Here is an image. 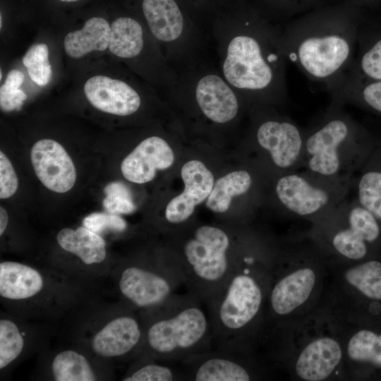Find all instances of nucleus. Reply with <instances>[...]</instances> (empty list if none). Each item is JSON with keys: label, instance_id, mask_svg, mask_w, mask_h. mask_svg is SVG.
<instances>
[{"label": "nucleus", "instance_id": "nucleus-25", "mask_svg": "<svg viewBox=\"0 0 381 381\" xmlns=\"http://www.w3.org/2000/svg\"><path fill=\"white\" fill-rule=\"evenodd\" d=\"M110 25L102 18L88 19L79 30L68 32L64 37V47L71 57L80 58L92 51H104L109 47Z\"/></svg>", "mask_w": 381, "mask_h": 381}, {"label": "nucleus", "instance_id": "nucleus-10", "mask_svg": "<svg viewBox=\"0 0 381 381\" xmlns=\"http://www.w3.org/2000/svg\"><path fill=\"white\" fill-rule=\"evenodd\" d=\"M305 133L292 119L278 116L262 121L255 137L277 167L293 170L302 160Z\"/></svg>", "mask_w": 381, "mask_h": 381}, {"label": "nucleus", "instance_id": "nucleus-8", "mask_svg": "<svg viewBox=\"0 0 381 381\" xmlns=\"http://www.w3.org/2000/svg\"><path fill=\"white\" fill-rule=\"evenodd\" d=\"M88 353L102 361L133 359L140 352L144 327L139 313L122 303L111 315L96 322L85 333Z\"/></svg>", "mask_w": 381, "mask_h": 381}, {"label": "nucleus", "instance_id": "nucleus-16", "mask_svg": "<svg viewBox=\"0 0 381 381\" xmlns=\"http://www.w3.org/2000/svg\"><path fill=\"white\" fill-rule=\"evenodd\" d=\"M174 155L162 138L149 137L143 140L121 162V170L128 181L145 183L152 181L157 170L170 167Z\"/></svg>", "mask_w": 381, "mask_h": 381}, {"label": "nucleus", "instance_id": "nucleus-18", "mask_svg": "<svg viewBox=\"0 0 381 381\" xmlns=\"http://www.w3.org/2000/svg\"><path fill=\"white\" fill-rule=\"evenodd\" d=\"M142 11L153 36L173 44L184 35L193 10L183 0H143Z\"/></svg>", "mask_w": 381, "mask_h": 381}, {"label": "nucleus", "instance_id": "nucleus-40", "mask_svg": "<svg viewBox=\"0 0 381 381\" xmlns=\"http://www.w3.org/2000/svg\"><path fill=\"white\" fill-rule=\"evenodd\" d=\"M192 10L195 8H207L212 5H225L226 7H231L234 4H229L224 0H183Z\"/></svg>", "mask_w": 381, "mask_h": 381}, {"label": "nucleus", "instance_id": "nucleus-9", "mask_svg": "<svg viewBox=\"0 0 381 381\" xmlns=\"http://www.w3.org/2000/svg\"><path fill=\"white\" fill-rule=\"evenodd\" d=\"M350 179H332L309 173L291 171L275 185L276 195L291 214L308 217L335 210L343 201Z\"/></svg>", "mask_w": 381, "mask_h": 381}, {"label": "nucleus", "instance_id": "nucleus-31", "mask_svg": "<svg viewBox=\"0 0 381 381\" xmlns=\"http://www.w3.org/2000/svg\"><path fill=\"white\" fill-rule=\"evenodd\" d=\"M347 351L352 360L370 362L381 367V334L361 330L349 340Z\"/></svg>", "mask_w": 381, "mask_h": 381}, {"label": "nucleus", "instance_id": "nucleus-36", "mask_svg": "<svg viewBox=\"0 0 381 381\" xmlns=\"http://www.w3.org/2000/svg\"><path fill=\"white\" fill-rule=\"evenodd\" d=\"M18 180L11 162L0 152V198L11 197L17 190Z\"/></svg>", "mask_w": 381, "mask_h": 381}, {"label": "nucleus", "instance_id": "nucleus-7", "mask_svg": "<svg viewBox=\"0 0 381 381\" xmlns=\"http://www.w3.org/2000/svg\"><path fill=\"white\" fill-rule=\"evenodd\" d=\"M116 284L122 303L138 313L159 306L184 285L171 257L126 263L117 270Z\"/></svg>", "mask_w": 381, "mask_h": 381}, {"label": "nucleus", "instance_id": "nucleus-19", "mask_svg": "<svg viewBox=\"0 0 381 381\" xmlns=\"http://www.w3.org/2000/svg\"><path fill=\"white\" fill-rule=\"evenodd\" d=\"M195 97L203 114L215 123L231 121L239 110L234 89L224 78L214 73L204 75L198 80Z\"/></svg>", "mask_w": 381, "mask_h": 381}, {"label": "nucleus", "instance_id": "nucleus-14", "mask_svg": "<svg viewBox=\"0 0 381 381\" xmlns=\"http://www.w3.org/2000/svg\"><path fill=\"white\" fill-rule=\"evenodd\" d=\"M181 174L184 190L169 202L165 210V218L171 224H179L189 219L195 207L208 198L214 183L212 172L198 160L186 162Z\"/></svg>", "mask_w": 381, "mask_h": 381}, {"label": "nucleus", "instance_id": "nucleus-15", "mask_svg": "<svg viewBox=\"0 0 381 381\" xmlns=\"http://www.w3.org/2000/svg\"><path fill=\"white\" fill-rule=\"evenodd\" d=\"M349 226L338 231L332 238V246L343 256L358 260L367 253L365 242H373L380 235L376 217L359 203H344Z\"/></svg>", "mask_w": 381, "mask_h": 381}, {"label": "nucleus", "instance_id": "nucleus-37", "mask_svg": "<svg viewBox=\"0 0 381 381\" xmlns=\"http://www.w3.org/2000/svg\"><path fill=\"white\" fill-rule=\"evenodd\" d=\"M26 98V94L18 87L4 83L0 87V107L4 111L19 109Z\"/></svg>", "mask_w": 381, "mask_h": 381}, {"label": "nucleus", "instance_id": "nucleus-2", "mask_svg": "<svg viewBox=\"0 0 381 381\" xmlns=\"http://www.w3.org/2000/svg\"><path fill=\"white\" fill-rule=\"evenodd\" d=\"M232 33L222 65L225 80L257 99L282 102L287 98L281 29L256 12L246 0L229 8Z\"/></svg>", "mask_w": 381, "mask_h": 381}, {"label": "nucleus", "instance_id": "nucleus-12", "mask_svg": "<svg viewBox=\"0 0 381 381\" xmlns=\"http://www.w3.org/2000/svg\"><path fill=\"white\" fill-rule=\"evenodd\" d=\"M239 351L212 347L181 361L186 380L248 381L251 375L238 358Z\"/></svg>", "mask_w": 381, "mask_h": 381}, {"label": "nucleus", "instance_id": "nucleus-33", "mask_svg": "<svg viewBox=\"0 0 381 381\" xmlns=\"http://www.w3.org/2000/svg\"><path fill=\"white\" fill-rule=\"evenodd\" d=\"M23 63L34 83L40 86L49 83L52 72L47 44H36L30 47L23 58Z\"/></svg>", "mask_w": 381, "mask_h": 381}, {"label": "nucleus", "instance_id": "nucleus-24", "mask_svg": "<svg viewBox=\"0 0 381 381\" xmlns=\"http://www.w3.org/2000/svg\"><path fill=\"white\" fill-rule=\"evenodd\" d=\"M267 20L286 23L322 8L344 4L347 0H246Z\"/></svg>", "mask_w": 381, "mask_h": 381}, {"label": "nucleus", "instance_id": "nucleus-32", "mask_svg": "<svg viewBox=\"0 0 381 381\" xmlns=\"http://www.w3.org/2000/svg\"><path fill=\"white\" fill-rule=\"evenodd\" d=\"M358 203L381 220V172L364 173L357 184Z\"/></svg>", "mask_w": 381, "mask_h": 381}, {"label": "nucleus", "instance_id": "nucleus-22", "mask_svg": "<svg viewBox=\"0 0 381 381\" xmlns=\"http://www.w3.org/2000/svg\"><path fill=\"white\" fill-rule=\"evenodd\" d=\"M56 240L63 250L77 257L86 266L102 264L107 258L103 237L84 226L60 230Z\"/></svg>", "mask_w": 381, "mask_h": 381}, {"label": "nucleus", "instance_id": "nucleus-43", "mask_svg": "<svg viewBox=\"0 0 381 381\" xmlns=\"http://www.w3.org/2000/svg\"><path fill=\"white\" fill-rule=\"evenodd\" d=\"M59 1H64V2H73V1H78V0H59Z\"/></svg>", "mask_w": 381, "mask_h": 381}, {"label": "nucleus", "instance_id": "nucleus-11", "mask_svg": "<svg viewBox=\"0 0 381 381\" xmlns=\"http://www.w3.org/2000/svg\"><path fill=\"white\" fill-rule=\"evenodd\" d=\"M42 270L16 261L0 263V296L8 305H33L54 289Z\"/></svg>", "mask_w": 381, "mask_h": 381}, {"label": "nucleus", "instance_id": "nucleus-17", "mask_svg": "<svg viewBox=\"0 0 381 381\" xmlns=\"http://www.w3.org/2000/svg\"><path fill=\"white\" fill-rule=\"evenodd\" d=\"M83 89L90 104L106 113L128 116L140 106L138 93L122 80L95 75L86 81Z\"/></svg>", "mask_w": 381, "mask_h": 381}, {"label": "nucleus", "instance_id": "nucleus-28", "mask_svg": "<svg viewBox=\"0 0 381 381\" xmlns=\"http://www.w3.org/2000/svg\"><path fill=\"white\" fill-rule=\"evenodd\" d=\"M252 186V177L245 170L234 171L219 179L207 198L206 206L217 213L226 212L233 197L246 193Z\"/></svg>", "mask_w": 381, "mask_h": 381}, {"label": "nucleus", "instance_id": "nucleus-41", "mask_svg": "<svg viewBox=\"0 0 381 381\" xmlns=\"http://www.w3.org/2000/svg\"><path fill=\"white\" fill-rule=\"evenodd\" d=\"M8 223V215L6 210L1 207L0 208V235L4 233Z\"/></svg>", "mask_w": 381, "mask_h": 381}, {"label": "nucleus", "instance_id": "nucleus-29", "mask_svg": "<svg viewBox=\"0 0 381 381\" xmlns=\"http://www.w3.org/2000/svg\"><path fill=\"white\" fill-rule=\"evenodd\" d=\"M150 357L138 355L133 358L129 370L123 376V381H176L186 380L183 370L174 366L162 364Z\"/></svg>", "mask_w": 381, "mask_h": 381}, {"label": "nucleus", "instance_id": "nucleus-23", "mask_svg": "<svg viewBox=\"0 0 381 381\" xmlns=\"http://www.w3.org/2000/svg\"><path fill=\"white\" fill-rule=\"evenodd\" d=\"M93 356L82 350L64 349L54 355L49 364L52 380L56 381H95L103 380Z\"/></svg>", "mask_w": 381, "mask_h": 381}, {"label": "nucleus", "instance_id": "nucleus-20", "mask_svg": "<svg viewBox=\"0 0 381 381\" xmlns=\"http://www.w3.org/2000/svg\"><path fill=\"white\" fill-rule=\"evenodd\" d=\"M341 358L339 343L329 337L318 339L309 344L301 353L296 372L303 380L320 381L333 372Z\"/></svg>", "mask_w": 381, "mask_h": 381}, {"label": "nucleus", "instance_id": "nucleus-42", "mask_svg": "<svg viewBox=\"0 0 381 381\" xmlns=\"http://www.w3.org/2000/svg\"><path fill=\"white\" fill-rule=\"evenodd\" d=\"M347 1L352 4L360 10H361L363 6L365 4L372 2L371 0H347Z\"/></svg>", "mask_w": 381, "mask_h": 381}, {"label": "nucleus", "instance_id": "nucleus-4", "mask_svg": "<svg viewBox=\"0 0 381 381\" xmlns=\"http://www.w3.org/2000/svg\"><path fill=\"white\" fill-rule=\"evenodd\" d=\"M172 253L188 292L206 306L221 291L238 259L231 253L230 235L217 226L202 225Z\"/></svg>", "mask_w": 381, "mask_h": 381}, {"label": "nucleus", "instance_id": "nucleus-27", "mask_svg": "<svg viewBox=\"0 0 381 381\" xmlns=\"http://www.w3.org/2000/svg\"><path fill=\"white\" fill-rule=\"evenodd\" d=\"M30 341L27 328L14 316L0 319V369L11 366L25 353Z\"/></svg>", "mask_w": 381, "mask_h": 381}, {"label": "nucleus", "instance_id": "nucleus-13", "mask_svg": "<svg viewBox=\"0 0 381 381\" xmlns=\"http://www.w3.org/2000/svg\"><path fill=\"white\" fill-rule=\"evenodd\" d=\"M30 157L35 174L48 189L59 193L70 190L76 179L74 164L58 142L40 140L31 149Z\"/></svg>", "mask_w": 381, "mask_h": 381}, {"label": "nucleus", "instance_id": "nucleus-6", "mask_svg": "<svg viewBox=\"0 0 381 381\" xmlns=\"http://www.w3.org/2000/svg\"><path fill=\"white\" fill-rule=\"evenodd\" d=\"M342 106L332 100L321 120L306 131L301 162L310 174L326 179H350L359 132Z\"/></svg>", "mask_w": 381, "mask_h": 381}, {"label": "nucleus", "instance_id": "nucleus-1", "mask_svg": "<svg viewBox=\"0 0 381 381\" xmlns=\"http://www.w3.org/2000/svg\"><path fill=\"white\" fill-rule=\"evenodd\" d=\"M361 14L346 1L284 23L281 44L286 61L331 93L353 65Z\"/></svg>", "mask_w": 381, "mask_h": 381}, {"label": "nucleus", "instance_id": "nucleus-39", "mask_svg": "<svg viewBox=\"0 0 381 381\" xmlns=\"http://www.w3.org/2000/svg\"><path fill=\"white\" fill-rule=\"evenodd\" d=\"M104 193L108 195H121L132 197L129 188L122 182H111L104 188Z\"/></svg>", "mask_w": 381, "mask_h": 381}, {"label": "nucleus", "instance_id": "nucleus-21", "mask_svg": "<svg viewBox=\"0 0 381 381\" xmlns=\"http://www.w3.org/2000/svg\"><path fill=\"white\" fill-rule=\"evenodd\" d=\"M315 283V275L310 268L299 269L284 277L271 290L272 310L278 315L289 314L308 298Z\"/></svg>", "mask_w": 381, "mask_h": 381}, {"label": "nucleus", "instance_id": "nucleus-3", "mask_svg": "<svg viewBox=\"0 0 381 381\" xmlns=\"http://www.w3.org/2000/svg\"><path fill=\"white\" fill-rule=\"evenodd\" d=\"M201 303L188 292L177 293L159 306L139 313L144 340L138 355L181 362L212 349L211 325Z\"/></svg>", "mask_w": 381, "mask_h": 381}, {"label": "nucleus", "instance_id": "nucleus-38", "mask_svg": "<svg viewBox=\"0 0 381 381\" xmlns=\"http://www.w3.org/2000/svg\"><path fill=\"white\" fill-rule=\"evenodd\" d=\"M103 206L107 212L116 214H130L136 209L132 197L121 195H107Z\"/></svg>", "mask_w": 381, "mask_h": 381}, {"label": "nucleus", "instance_id": "nucleus-35", "mask_svg": "<svg viewBox=\"0 0 381 381\" xmlns=\"http://www.w3.org/2000/svg\"><path fill=\"white\" fill-rule=\"evenodd\" d=\"M83 226L102 236L110 231H124L127 227V223L119 214L109 212H94L83 219Z\"/></svg>", "mask_w": 381, "mask_h": 381}, {"label": "nucleus", "instance_id": "nucleus-34", "mask_svg": "<svg viewBox=\"0 0 381 381\" xmlns=\"http://www.w3.org/2000/svg\"><path fill=\"white\" fill-rule=\"evenodd\" d=\"M361 52L349 72L370 80H381V37L370 46L360 45Z\"/></svg>", "mask_w": 381, "mask_h": 381}, {"label": "nucleus", "instance_id": "nucleus-26", "mask_svg": "<svg viewBox=\"0 0 381 381\" xmlns=\"http://www.w3.org/2000/svg\"><path fill=\"white\" fill-rule=\"evenodd\" d=\"M143 31L140 24L129 17L115 19L110 25L109 51L115 56L131 59L143 49Z\"/></svg>", "mask_w": 381, "mask_h": 381}, {"label": "nucleus", "instance_id": "nucleus-5", "mask_svg": "<svg viewBox=\"0 0 381 381\" xmlns=\"http://www.w3.org/2000/svg\"><path fill=\"white\" fill-rule=\"evenodd\" d=\"M252 258L238 259L223 289L207 305L212 347L240 351L245 332L260 314L264 293L249 267Z\"/></svg>", "mask_w": 381, "mask_h": 381}, {"label": "nucleus", "instance_id": "nucleus-30", "mask_svg": "<svg viewBox=\"0 0 381 381\" xmlns=\"http://www.w3.org/2000/svg\"><path fill=\"white\" fill-rule=\"evenodd\" d=\"M345 279L351 286L373 299L381 300V263L372 260L349 269Z\"/></svg>", "mask_w": 381, "mask_h": 381}]
</instances>
